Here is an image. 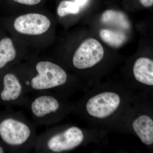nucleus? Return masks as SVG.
I'll use <instances>...</instances> for the list:
<instances>
[{
	"mask_svg": "<svg viewBox=\"0 0 153 153\" xmlns=\"http://www.w3.org/2000/svg\"><path fill=\"white\" fill-rule=\"evenodd\" d=\"M13 69L22 80L26 94L52 92L68 80L66 71L49 60L38 59L22 65L19 63Z\"/></svg>",
	"mask_w": 153,
	"mask_h": 153,
	"instance_id": "nucleus-1",
	"label": "nucleus"
},
{
	"mask_svg": "<svg viewBox=\"0 0 153 153\" xmlns=\"http://www.w3.org/2000/svg\"><path fill=\"white\" fill-rule=\"evenodd\" d=\"M36 127L22 113L12 111L0 121V138L11 152L28 153L38 138Z\"/></svg>",
	"mask_w": 153,
	"mask_h": 153,
	"instance_id": "nucleus-2",
	"label": "nucleus"
},
{
	"mask_svg": "<svg viewBox=\"0 0 153 153\" xmlns=\"http://www.w3.org/2000/svg\"><path fill=\"white\" fill-rule=\"evenodd\" d=\"M84 139L82 131L77 127L67 128L62 131L47 129L38 136L34 147L37 153H60L75 149Z\"/></svg>",
	"mask_w": 153,
	"mask_h": 153,
	"instance_id": "nucleus-3",
	"label": "nucleus"
},
{
	"mask_svg": "<svg viewBox=\"0 0 153 153\" xmlns=\"http://www.w3.org/2000/svg\"><path fill=\"white\" fill-rule=\"evenodd\" d=\"M24 106L30 111L36 126H49L57 121L61 103L52 92H40L26 96Z\"/></svg>",
	"mask_w": 153,
	"mask_h": 153,
	"instance_id": "nucleus-4",
	"label": "nucleus"
},
{
	"mask_svg": "<svg viewBox=\"0 0 153 153\" xmlns=\"http://www.w3.org/2000/svg\"><path fill=\"white\" fill-rule=\"evenodd\" d=\"M104 54V49L101 44L94 38H88L83 41L75 51L72 63L78 69L91 68L101 61Z\"/></svg>",
	"mask_w": 153,
	"mask_h": 153,
	"instance_id": "nucleus-5",
	"label": "nucleus"
},
{
	"mask_svg": "<svg viewBox=\"0 0 153 153\" xmlns=\"http://www.w3.org/2000/svg\"><path fill=\"white\" fill-rule=\"evenodd\" d=\"M0 100L14 106H24L26 93L22 80L14 69L3 76Z\"/></svg>",
	"mask_w": 153,
	"mask_h": 153,
	"instance_id": "nucleus-6",
	"label": "nucleus"
},
{
	"mask_svg": "<svg viewBox=\"0 0 153 153\" xmlns=\"http://www.w3.org/2000/svg\"><path fill=\"white\" fill-rule=\"evenodd\" d=\"M48 17L43 14L30 13L21 15L14 21V30L22 35L38 36L43 35L51 27Z\"/></svg>",
	"mask_w": 153,
	"mask_h": 153,
	"instance_id": "nucleus-7",
	"label": "nucleus"
},
{
	"mask_svg": "<svg viewBox=\"0 0 153 153\" xmlns=\"http://www.w3.org/2000/svg\"><path fill=\"white\" fill-rule=\"evenodd\" d=\"M119 96L113 92H105L91 97L88 101L86 108L90 115L104 118L112 114L119 106Z\"/></svg>",
	"mask_w": 153,
	"mask_h": 153,
	"instance_id": "nucleus-8",
	"label": "nucleus"
},
{
	"mask_svg": "<svg viewBox=\"0 0 153 153\" xmlns=\"http://www.w3.org/2000/svg\"><path fill=\"white\" fill-rule=\"evenodd\" d=\"M135 78L139 82L153 85V61L149 58L140 57L136 61L133 68Z\"/></svg>",
	"mask_w": 153,
	"mask_h": 153,
	"instance_id": "nucleus-9",
	"label": "nucleus"
},
{
	"mask_svg": "<svg viewBox=\"0 0 153 153\" xmlns=\"http://www.w3.org/2000/svg\"><path fill=\"white\" fill-rule=\"evenodd\" d=\"M134 130L145 144L150 145L153 143V121L146 115L137 118L133 123Z\"/></svg>",
	"mask_w": 153,
	"mask_h": 153,
	"instance_id": "nucleus-10",
	"label": "nucleus"
},
{
	"mask_svg": "<svg viewBox=\"0 0 153 153\" xmlns=\"http://www.w3.org/2000/svg\"><path fill=\"white\" fill-rule=\"evenodd\" d=\"M20 57L13 41L8 37L2 38L0 41V69L9 64L14 66L19 63Z\"/></svg>",
	"mask_w": 153,
	"mask_h": 153,
	"instance_id": "nucleus-11",
	"label": "nucleus"
},
{
	"mask_svg": "<svg viewBox=\"0 0 153 153\" xmlns=\"http://www.w3.org/2000/svg\"><path fill=\"white\" fill-rule=\"evenodd\" d=\"M101 21L103 24L111 25L123 30L130 27L129 22L122 13L113 10H108L102 14Z\"/></svg>",
	"mask_w": 153,
	"mask_h": 153,
	"instance_id": "nucleus-12",
	"label": "nucleus"
},
{
	"mask_svg": "<svg viewBox=\"0 0 153 153\" xmlns=\"http://www.w3.org/2000/svg\"><path fill=\"white\" fill-rule=\"evenodd\" d=\"M100 35L105 43L115 48L121 47L124 44L127 39L123 33L111 30H102Z\"/></svg>",
	"mask_w": 153,
	"mask_h": 153,
	"instance_id": "nucleus-13",
	"label": "nucleus"
},
{
	"mask_svg": "<svg viewBox=\"0 0 153 153\" xmlns=\"http://www.w3.org/2000/svg\"><path fill=\"white\" fill-rule=\"evenodd\" d=\"M80 7L75 2L65 0L59 4L57 13L59 16L63 17L70 14L78 13Z\"/></svg>",
	"mask_w": 153,
	"mask_h": 153,
	"instance_id": "nucleus-14",
	"label": "nucleus"
},
{
	"mask_svg": "<svg viewBox=\"0 0 153 153\" xmlns=\"http://www.w3.org/2000/svg\"><path fill=\"white\" fill-rule=\"evenodd\" d=\"M14 1L22 4L28 6H33L38 4L41 0H13Z\"/></svg>",
	"mask_w": 153,
	"mask_h": 153,
	"instance_id": "nucleus-15",
	"label": "nucleus"
},
{
	"mask_svg": "<svg viewBox=\"0 0 153 153\" xmlns=\"http://www.w3.org/2000/svg\"><path fill=\"white\" fill-rule=\"evenodd\" d=\"M140 2L146 7H152L153 4V0H140Z\"/></svg>",
	"mask_w": 153,
	"mask_h": 153,
	"instance_id": "nucleus-16",
	"label": "nucleus"
},
{
	"mask_svg": "<svg viewBox=\"0 0 153 153\" xmlns=\"http://www.w3.org/2000/svg\"><path fill=\"white\" fill-rule=\"evenodd\" d=\"M88 0H75V2L78 5L79 7H83L87 3Z\"/></svg>",
	"mask_w": 153,
	"mask_h": 153,
	"instance_id": "nucleus-17",
	"label": "nucleus"
},
{
	"mask_svg": "<svg viewBox=\"0 0 153 153\" xmlns=\"http://www.w3.org/2000/svg\"><path fill=\"white\" fill-rule=\"evenodd\" d=\"M5 152L4 148L0 145V153Z\"/></svg>",
	"mask_w": 153,
	"mask_h": 153,
	"instance_id": "nucleus-18",
	"label": "nucleus"
}]
</instances>
